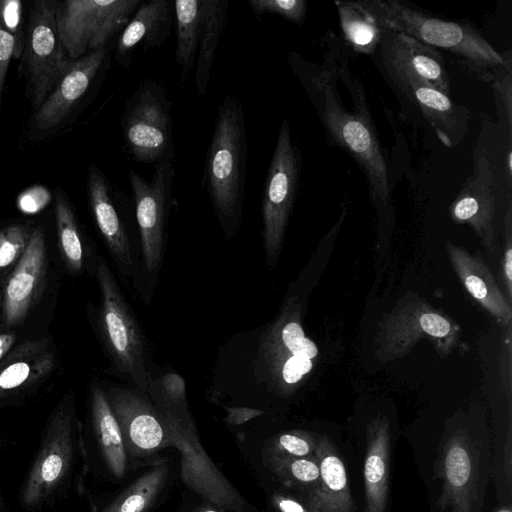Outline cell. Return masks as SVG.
I'll return each mask as SVG.
<instances>
[{"mask_svg":"<svg viewBox=\"0 0 512 512\" xmlns=\"http://www.w3.org/2000/svg\"><path fill=\"white\" fill-rule=\"evenodd\" d=\"M288 62L316 108L330 142L348 153L364 172L370 199L386 204L390 196L389 175L378 135L371 118L363 87L354 81L350 87L353 112L343 106L335 69L318 67L292 52Z\"/></svg>","mask_w":512,"mask_h":512,"instance_id":"1","label":"cell"},{"mask_svg":"<svg viewBox=\"0 0 512 512\" xmlns=\"http://www.w3.org/2000/svg\"><path fill=\"white\" fill-rule=\"evenodd\" d=\"M247 134L243 105L231 93L221 100L207 149L202 186L227 237L243 216L247 173Z\"/></svg>","mask_w":512,"mask_h":512,"instance_id":"2","label":"cell"},{"mask_svg":"<svg viewBox=\"0 0 512 512\" xmlns=\"http://www.w3.org/2000/svg\"><path fill=\"white\" fill-rule=\"evenodd\" d=\"M382 30L408 35L461 59L481 80L491 81L511 56L497 52L471 25L445 21L406 6L398 0H359Z\"/></svg>","mask_w":512,"mask_h":512,"instance_id":"3","label":"cell"},{"mask_svg":"<svg viewBox=\"0 0 512 512\" xmlns=\"http://www.w3.org/2000/svg\"><path fill=\"white\" fill-rule=\"evenodd\" d=\"M83 458L82 432L72 396L57 404L44 427L39 449L19 492L21 507L39 511L61 498Z\"/></svg>","mask_w":512,"mask_h":512,"instance_id":"4","label":"cell"},{"mask_svg":"<svg viewBox=\"0 0 512 512\" xmlns=\"http://www.w3.org/2000/svg\"><path fill=\"white\" fill-rule=\"evenodd\" d=\"M95 274L101 297L99 325L108 353L118 372L147 395L153 376L143 331L103 259L97 261Z\"/></svg>","mask_w":512,"mask_h":512,"instance_id":"5","label":"cell"},{"mask_svg":"<svg viewBox=\"0 0 512 512\" xmlns=\"http://www.w3.org/2000/svg\"><path fill=\"white\" fill-rule=\"evenodd\" d=\"M87 195L97 229L119 271L140 297L148 302L151 294L131 239V225L135 217L133 201L111 183L94 163L88 169Z\"/></svg>","mask_w":512,"mask_h":512,"instance_id":"6","label":"cell"},{"mask_svg":"<svg viewBox=\"0 0 512 512\" xmlns=\"http://www.w3.org/2000/svg\"><path fill=\"white\" fill-rule=\"evenodd\" d=\"M124 149L137 163L174 159L172 103L153 79L142 80L126 100L120 119Z\"/></svg>","mask_w":512,"mask_h":512,"instance_id":"7","label":"cell"},{"mask_svg":"<svg viewBox=\"0 0 512 512\" xmlns=\"http://www.w3.org/2000/svg\"><path fill=\"white\" fill-rule=\"evenodd\" d=\"M298 307L287 303L260 337L253 371L261 384L287 394L308 374L318 354L298 321Z\"/></svg>","mask_w":512,"mask_h":512,"instance_id":"8","label":"cell"},{"mask_svg":"<svg viewBox=\"0 0 512 512\" xmlns=\"http://www.w3.org/2000/svg\"><path fill=\"white\" fill-rule=\"evenodd\" d=\"M128 180L139 233L142 271L151 294L163 261L167 221L173 203V161L155 164L150 180L129 169Z\"/></svg>","mask_w":512,"mask_h":512,"instance_id":"9","label":"cell"},{"mask_svg":"<svg viewBox=\"0 0 512 512\" xmlns=\"http://www.w3.org/2000/svg\"><path fill=\"white\" fill-rule=\"evenodd\" d=\"M56 6L55 0L33 1L26 23L21 73L33 113L73 62L59 37Z\"/></svg>","mask_w":512,"mask_h":512,"instance_id":"10","label":"cell"},{"mask_svg":"<svg viewBox=\"0 0 512 512\" xmlns=\"http://www.w3.org/2000/svg\"><path fill=\"white\" fill-rule=\"evenodd\" d=\"M302 158L293 142L290 125L283 119L265 174L261 198L263 245L267 262L277 261L286 226L300 183Z\"/></svg>","mask_w":512,"mask_h":512,"instance_id":"11","label":"cell"},{"mask_svg":"<svg viewBox=\"0 0 512 512\" xmlns=\"http://www.w3.org/2000/svg\"><path fill=\"white\" fill-rule=\"evenodd\" d=\"M143 0L57 1L59 37L71 60L106 47Z\"/></svg>","mask_w":512,"mask_h":512,"instance_id":"12","label":"cell"},{"mask_svg":"<svg viewBox=\"0 0 512 512\" xmlns=\"http://www.w3.org/2000/svg\"><path fill=\"white\" fill-rule=\"evenodd\" d=\"M473 172L464 181L449 207L451 217L469 224L484 239L493 237V223L500 200L511 199L512 177L503 163L480 149L474 151Z\"/></svg>","mask_w":512,"mask_h":512,"instance_id":"13","label":"cell"},{"mask_svg":"<svg viewBox=\"0 0 512 512\" xmlns=\"http://www.w3.org/2000/svg\"><path fill=\"white\" fill-rule=\"evenodd\" d=\"M154 405L166 427V447L171 445L182 454L183 478L187 485L216 505L241 509V499L202 450L189 414L178 413L163 404Z\"/></svg>","mask_w":512,"mask_h":512,"instance_id":"14","label":"cell"},{"mask_svg":"<svg viewBox=\"0 0 512 512\" xmlns=\"http://www.w3.org/2000/svg\"><path fill=\"white\" fill-rule=\"evenodd\" d=\"M110 60L111 48L108 46L74 60L65 75L33 113L30 130L44 135L60 127L95 84L102 80L110 66Z\"/></svg>","mask_w":512,"mask_h":512,"instance_id":"15","label":"cell"},{"mask_svg":"<svg viewBox=\"0 0 512 512\" xmlns=\"http://www.w3.org/2000/svg\"><path fill=\"white\" fill-rule=\"evenodd\" d=\"M106 395L126 449L142 455L166 447L167 431L162 415L148 395L134 387L117 385Z\"/></svg>","mask_w":512,"mask_h":512,"instance_id":"16","label":"cell"},{"mask_svg":"<svg viewBox=\"0 0 512 512\" xmlns=\"http://www.w3.org/2000/svg\"><path fill=\"white\" fill-rule=\"evenodd\" d=\"M378 48L387 74L413 77L450 97V77L436 48L389 30H384Z\"/></svg>","mask_w":512,"mask_h":512,"instance_id":"17","label":"cell"},{"mask_svg":"<svg viewBox=\"0 0 512 512\" xmlns=\"http://www.w3.org/2000/svg\"><path fill=\"white\" fill-rule=\"evenodd\" d=\"M45 273V236L43 230L36 227L2 292V311L7 326H16L27 316L40 294Z\"/></svg>","mask_w":512,"mask_h":512,"instance_id":"18","label":"cell"},{"mask_svg":"<svg viewBox=\"0 0 512 512\" xmlns=\"http://www.w3.org/2000/svg\"><path fill=\"white\" fill-rule=\"evenodd\" d=\"M394 85L416 105L446 147H454L465 135L468 111L438 90L405 75L388 74Z\"/></svg>","mask_w":512,"mask_h":512,"instance_id":"19","label":"cell"},{"mask_svg":"<svg viewBox=\"0 0 512 512\" xmlns=\"http://www.w3.org/2000/svg\"><path fill=\"white\" fill-rule=\"evenodd\" d=\"M173 20L172 1L143 0L116 41V63L129 69L137 50L159 48L171 33Z\"/></svg>","mask_w":512,"mask_h":512,"instance_id":"20","label":"cell"},{"mask_svg":"<svg viewBox=\"0 0 512 512\" xmlns=\"http://www.w3.org/2000/svg\"><path fill=\"white\" fill-rule=\"evenodd\" d=\"M314 458L319 465L320 479L308 492L307 509L310 512H356L345 465L327 438L317 442Z\"/></svg>","mask_w":512,"mask_h":512,"instance_id":"21","label":"cell"},{"mask_svg":"<svg viewBox=\"0 0 512 512\" xmlns=\"http://www.w3.org/2000/svg\"><path fill=\"white\" fill-rule=\"evenodd\" d=\"M54 364L55 354L48 338L22 342L0 360V400L39 382Z\"/></svg>","mask_w":512,"mask_h":512,"instance_id":"22","label":"cell"},{"mask_svg":"<svg viewBox=\"0 0 512 512\" xmlns=\"http://www.w3.org/2000/svg\"><path fill=\"white\" fill-rule=\"evenodd\" d=\"M90 420L96 448L108 472L121 479L126 472L127 455L122 432L106 392L94 384L90 393Z\"/></svg>","mask_w":512,"mask_h":512,"instance_id":"23","label":"cell"},{"mask_svg":"<svg viewBox=\"0 0 512 512\" xmlns=\"http://www.w3.org/2000/svg\"><path fill=\"white\" fill-rule=\"evenodd\" d=\"M390 455V431L385 418L374 419L367 431L364 463L366 512H386Z\"/></svg>","mask_w":512,"mask_h":512,"instance_id":"24","label":"cell"},{"mask_svg":"<svg viewBox=\"0 0 512 512\" xmlns=\"http://www.w3.org/2000/svg\"><path fill=\"white\" fill-rule=\"evenodd\" d=\"M472 450L467 440L455 435L447 442L442 461L444 503L453 512H471L475 471Z\"/></svg>","mask_w":512,"mask_h":512,"instance_id":"25","label":"cell"},{"mask_svg":"<svg viewBox=\"0 0 512 512\" xmlns=\"http://www.w3.org/2000/svg\"><path fill=\"white\" fill-rule=\"evenodd\" d=\"M447 248L451 261L468 292L504 324L511 320L510 304L502 295L488 268L467 251L450 242Z\"/></svg>","mask_w":512,"mask_h":512,"instance_id":"26","label":"cell"},{"mask_svg":"<svg viewBox=\"0 0 512 512\" xmlns=\"http://www.w3.org/2000/svg\"><path fill=\"white\" fill-rule=\"evenodd\" d=\"M230 0H202L200 37L195 68L196 94L205 96L221 36L228 23Z\"/></svg>","mask_w":512,"mask_h":512,"instance_id":"27","label":"cell"},{"mask_svg":"<svg viewBox=\"0 0 512 512\" xmlns=\"http://www.w3.org/2000/svg\"><path fill=\"white\" fill-rule=\"evenodd\" d=\"M173 5L176 25L174 57L181 68L182 80H185L195 65L200 37L202 0H177Z\"/></svg>","mask_w":512,"mask_h":512,"instance_id":"28","label":"cell"},{"mask_svg":"<svg viewBox=\"0 0 512 512\" xmlns=\"http://www.w3.org/2000/svg\"><path fill=\"white\" fill-rule=\"evenodd\" d=\"M335 6L345 41L358 53L373 54L379 47L384 30L357 1H336Z\"/></svg>","mask_w":512,"mask_h":512,"instance_id":"29","label":"cell"},{"mask_svg":"<svg viewBox=\"0 0 512 512\" xmlns=\"http://www.w3.org/2000/svg\"><path fill=\"white\" fill-rule=\"evenodd\" d=\"M167 463H159L139 477L128 489L93 512H144L160 492L168 476Z\"/></svg>","mask_w":512,"mask_h":512,"instance_id":"30","label":"cell"},{"mask_svg":"<svg viewBox=\"0 0 512 512\" xmlns=\"http://www.w3.org/2000/svg\"><path fill=\"white\" fill-rule=\"evenodd\" d=\"M55 215L62 258L72 273H78L84 265V247L74 210L62 191L56 194Z\"/></svg>","mask_w":512,"mask_h":512,"instance_id":"31","label":"cell"},{"mask_svg":"<svg viewBox=\"0 0 512 512\" xmlns=\"http://www.w3.org/2000/svg\"><path fill=\"white\" fill-rule=\"evenodd\" d=\"M275 466L280 476L291 484L314 488L320 479V469L313 457H276Z\"/></svg>","mask_w":512,"mask_h":512,"instance_id":"32","label":"cell"},{"mask_svg":"<svg viewBox=\"0 0 512 512\" xmlns=\"http://www.w3.org/2000/svg\"><path fill=\"white\" fill-rule=\"evenodd\" d=\"M32 230L22 224H14L0 230V276L16 265L25 251Z\"/></svg>","mask_w":512,"mask_h":512,"instance_id":"33","label":"cell"},{"mask_svg":"<svg viewBox=\"0 0 512 512\" xmlns=\"http://www.w3.org/2000/svg\"><path fill=\"white\" fill-rule=\"evenodd\" d=\"M511 59L493 76L491 82L498 116L504 134L511 141L512 134V65Z\"/></svg>","mask_w":512,"mask_h":512,"instance_id":"34","label":"cell"},{"mask_svg":"<svg viewBox=\"0 0 512 512\" xmlns=\"http://www.w3.org/2000/svg\"><path fill=\"white\" fill-rule=\"evenodd\" d=\"M248 4L259 21L264 14L271 13L301 24L307 12V3L304 0H249Z\"/></svg>","mask_w":512,"mask_h":512,"instance_id":"35","label":"cell"},{"mask_svg":"<svg viewBox=\"0 0 512 512\" xmlns=\"http://www.w3.org/2000/svg\"><path fill=\"white\" fill-rule=\"evenodd\" d=\"M317 442L305 432L294 431L280 434L273 441L277 457H313Z\"/></svg>","mask_w":512,"mask_h":512,"instance_id":"36","label":"cell"},{"mask_svg":"<svg viewBox=\"0 0 512 512\" xmlns=\"http://www.w3.org/2000/svg\"><path fill=\"white\" fill-rule=\"evenodd\" d=\"M23 48L18 39L0 23V107L10 61L12 58L21 59Z\"/></svg>","mask_w":512,"mask_h":512,"instance_id":"37","label":"cell"},{"mask_svg":"<svg viewBox=\"0 0 512 512\" xmlns=\"http://www.w3.org/2000/svg\"><path fill=\"white\" fill-rule=\"evenodd\" d=\"M23 3L19 0H0V23L24 46L25 29Z\"/></svg>","mask_w":512,"mask_h":512,"instance_id":"38","label":"cell"},{"mask_svg":"<svg viewBox=\"0 0 512 512\" xmlns=\"http://www.w3.org/2000/svg\"><path fill=\"white\" fill-rule=\"evenodd\" d=\"M226 422L231 425H241L259 415L264 414L263 411L248 407H228L226 408Z\"/></svg>","mask_w":512,"mask_h":512,"instance_id":"39","label":"cell"},{"mask_svg":"<svg viewBox=\"0 0 512 512\" xmlns=\"http://www.w3.org/2000/svg\"><path fill=\"white\" fill-rule=\"evenodd\" d=\"M273 505L280 512H310L306 506H303L298 501L281 494L273 496Z\"/></svg>","mask_w":512,"mask_h":512,"instance_id":"40","label":"cell"},{"mask_svg":"<svg viewBox=\"0 0 512 512\" xmlns=\"http://www.w3.org/2000/svg\"><path fill=\"white\" fill-rule=\"evenodd\" d=\"M16 337L13 333L0 334V360L11 350Z\"/></svg>","mask_w":512,"mask_h":512,"instance_id":"41","label":"cell"},{"mask_svg":"<svg viewBox=\"0 0 512 512\" xmlns=\"http://www.w3.org/2000/svg\"><path fill=\"white\" fill-rule=\"evenodd\" d=\"M504 273L507 278V286L509 295H511V283H512V250L508 247L504 255Z\"/></svg>","mask_w":512,"mask_h":512,"instance_id":"42","label":"cell"},{"mask_svg":"<svg viewBox=\"0 0 512 512\" xmlns=\"http://www.w3.org/2000/svg\"><path fill=\"white\" fill-rule=\"evenodd\" d=\"M0 512H11L0 487Z\"/></svg>","mask_w":512,"mask_h":512,"instance_id":"43","label":"cell"},{"mask_svg":"<svg viewBox=\"0 0 512 512\" xmlns=\"http://www.w3.org/2000/svg\"><path fill=\"white\" fill-rule=\"evenodd\" d=\"M195 512H223V511L215 509L212 506H203V507L196 509Z\"/></svg>","mask_w":512,"mask_h":512,"instance_id":"44","label":"cell"},{"mask_svg":"<svg viewBox=\"0 0 512 512\" xmlns=\"http://www.w3.org/2000/svg\"><path fill=\"white\" fill-rule=\"evenodd\" d=\"M497 512H511L509 508H501Z\"/></svg>","mask_w":512,"mask_h":512,"instance_id":"45","label":"cell"},{"mask_svg":"<svg viewBox=\"0 0 512 512\" xmlns=\"http://www.w3.org/2000/svg\"><path fill=\"white\" fill-rule=\"evenodd\" d=\"M2 310V292L0 291V313Z\"/></svg>","mask_w":512,"mask_h":512,"instance_id":"46","label":"cell"}]
</instances>
